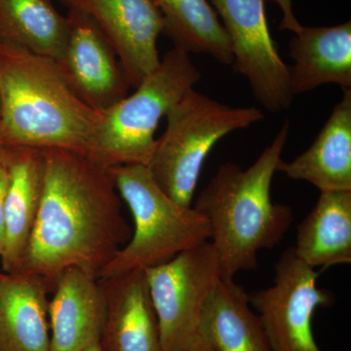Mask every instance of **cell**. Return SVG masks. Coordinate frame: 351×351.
<instances>
[{
	"label": "cell",
	"instance_id": "cell-1",
	"mask_svg": "<svg viewBox=\"0 0 351 351\" xmlns=\"http://www.w3.org/2000/svg\"><path fill=\"white\" fill-rule=\"evenodd\" d=\"M43 152V197L19 271L41 277L53 290L69 267L98 276L129 241L131 230L107 168L80 152Z\"/></svg>",
	"mask_w": 351,
	"mask_h": 351
},
{
	"label": "cell",
	"instance_id": "cell-2",
	"mask_svg": "<svg viewBox=\"0 0 351 351\" xmlns=\"http://www.w3.org/2000/svg\"><path fill=\"white\" fill-rule=\"evenodd\" d=\"M289 129L286 120L248 169L232 162L219 166L197 196L193 207L211 226L210 242L223 279L256 269L258 253L280 243L294 221L290 207L271 199V182L282 160Z\"/></svg>",
	"mask_w": 351,
	"mask_h": 351
},
{
	"label": "cell",
	"instance_id": "cell-3",
	"mask_svg": "<svg viewBox=\"0 0 351 351\" xmlns=\"http://www.w3.org/2000/svg\"><path fill=\"white\" fill-rule=\"evenodd\" d=\"M100 117L75 94L56 60L0 43V134L6 147L86 154Z\"/></svg>",
	"mask_w": 351,
	"mask_h": 351
},
{
	"label": "cell",
	"instance_id": "cell-4",
	"mask_svg": "<svg viewBox=\"0 0 351 351\" xmlns=\"http://www.w3.org/2000/svg\"><path fill=\"white\" fill-rule=\"evenodd\" d=\"M108 171L130 209L135 230L126 246L99 272V279L156 267L210 241L208 219L195 207L184 206L166 195L147 166L119 165Z\"/></svg>",
	"mask_w": 351,
	"mask_h": 351
},
{
	"label": "cell",
	"instance_id": "cell-5",
	"mask_svg": "<svg viewBox=\"0 0 351 351\" xmlns=\"http://www.w3.org/2000/svg\"><path fill=\"white\" fill-rule=\"evenodd\" d=\"M200 77L188 53L178 48L168 51L133 94L101 112L86 156L107 169L149 165L159 122Z\"/></svg>",
	"mask_w": 351,
	"mask_h": 351
},
{
	"label": "cell",
	"instance_id": "cell-6",
	"mask_svg": "<svg viewBox=\"0 0 351 351\" xmlns=\"http://www.w3.org/2000/svg\"><path fill=\"white\" fill-rule=\"evenodd\" d=\"M258 108H233L189 89L171 108L147 167L164 193L191 207L203 164L214 145L232 132L263 119Z\"/></svg>",
	"mask_w": 351,
	"mask_h": 351
},
{
	"label": "cell",
	"instance_id": "cell-7",
	"mask_svg": "<svg viewBox=\"0 0 351 351\" xmlns=\"http://www.w3.org/2000/svg\"><path fill=\"white\" fill-rule=\"evenodd\" d=\"M145 272L162 351H216L201 326L205 302L223 278L211 242L182 252Z\"/></svg>",
	"mask_w": 351,
	"mask_h": 351
},
{
	"label": "cell",
	"instance_id": "cell-8",
	"mask_svg": "<svg viewBox=\"0 0 351 351\" xmlns=\"http://www.w3.org/2000/svg\"><path fill=\"white\" fill-rule=\"evenodd\" d=\"M318 276L291 247L277 261L274 283L249 294L272 351H321L313 332V314L318 307L332 306L335 297L318 287Z\"/></svg>",
	"mask_w": 351,
	"mask_h": 351
},
{
	"label": "cell",
	"instance_id": "cell-9",
	"mask_svg": "<svg viewBox=\"0 0 351 351\" xmlns=\"http://www.w3.org/2000/svg\"><path fill=\"white\" fill-rule=\"evenodd\" d=\"M230 38L235 71L250 83L265 110L276 113L292 105L289 66L270 36L265 0H210Z\"/></svg>",
	"mask_w": 351,
	"mask_h": 351
},
{
	"label": "cell",
	"instance_id": "cell-10",
	"mask_svg": "<svg viewBox=\"0 0 351 351\" xmlns=\"http://www.w3.org/2000/svg\"><path fill=\"white\" fill-rule=\"evenodd\" d=\"M69 36L57 63L80 100L104 112L128 96L131 84L117 52L90 16L69 8Z\"/></svg>",
	"mask_w": 351,
	"mask_h": 351
},
{
	"label": "cell",
	"instance_id": "cell-11",
	"mask_svg": "<svg viewBox=\"0 0 351 351\" xmlns=\"http://www.w3.org/2000/svg\"><path fill=\"white\" fill-rule=\"evenodd\" d=\"M93 19L112 44L131 86L160 64L157 39L164 21L154 0H62Z\"/></svg>",
	"mask_w": 351,
	"mask_h": 351
},
{
	"label": "cell",
	"instance_id": "cell-12",
	"mask_svg": "<svg viewBox=\"0 0 351 351\" xmlns=\"http://www.w3.org/2000/svg\"><path fill=\"white\" fill-rule=\"evenodd\" d=\"M48 306L49 351H84L100 345L107 304L98 276L69 267L55 280Z\"/></svg>",
	"mask_w": 351,
	"mask_h": 351
},
{
	"label": "cell",
	"instance_id": "cell-13",
	"mask_svg": "<svg viewBox=\"0 0 351 351\" xmlns=\"http://www.w3.org/2000/svg\"><path fill=\"white\" fill-rule=\"evenodd\" d=\"M107 304L103 351H162L145 270L99 279Z\"/></svg>",
	"mask_w": 351,
	"mask_h": 351
},
{
	"label": "cell",
	"instance_id": "cell-14",
	"mask_svg": "<svg viewBox=\"0 0 351 351\" xmlns=\"http://www.w3.org/2000/svg\"><path fill=\"white\" fill-rule=\"evenodd\" d=\"M9 174L5 200V241L1 258L4 274L18 272L43 197L45 158L43 149L6 147L2 156Z\"/></svg>",
	"mask_w": 351,
	"mask_h": 351
},
{
	"label": "cell",
	"instance_id": "cell-15",
	"mask_svg": "<svg viewBox=\"0 0 351 351\" xmlns=\"http://www.w3.org/2000/svg\"><path fill=\"white\" fill-rule=\"evenodd\" d=\"M289 43V66L293 97L322 85H339L351 89V22L332 27L300 25Z\"/></svg>",
	"mask_w": 351,
	"mask_h": 351
},
{
	"label": "cell",
	"instance_id": "cell-16",
	"mask_svg": "<svg viewBox=\"0 0 351 351\" xmlns=\"http://www.w3.org/2000/svg\"><path fill=\"white\" fill-rule=\"evenodd\" d=\"M49 284L25 272L0 276V351H49Z\"/></svg>",
	"mask_w": 351,
	"mask_h": 351
},
{
	"label": "cell",
	"instance_id": "cell-17",
	"mask_svg": "<svg viewBox=\"0 0 351 351\" xmlns=\"http://www.w3.org/2000/svg\"><path fill=\"white\" fill-rule=\"evenodd\" d=\"M277 171L320 191H351V89H343L313 144L292 161L281 160Z\"/></svg>",
	"mask_w": 351,
	"mask_h": 351
},
{
	"label": "cell",
	"instance_id": "cell-18",
	"mask_svg": "<svg viewBox=\"0 0 351 351\" xmlns=\"http://www.w3.org/2000/svg\"><path fill=\"white\" fill-rule=\"evenodd\" d=\"M298 226L295 255L313 269L351 263V191H320Z\"/></svg>",
	"mask_w": 351,
	"mask_h": 351
},
{
	"label": "cell",
	"instance_id": "cell-19",
	"mask_svg": "<svg viewBox=\"0 0 351 351\" xmlns=\"http://www.w3.org/2000/svg\"><path fill=\"white\" fill-rule=\"evenodd\" d=\"M201 326L216 351H272L249 294L234 279L217 284L203 307Z\"/></svg>",
	"mask_w": 351,
	"mask_h": 351
},
{
	"label": "cell",
	"instance_id": "cell-20",
	"mask_svg": "<svg viewBox=\"0 0 351 351\" xmlns=\"http://www.w3.org/2000/svg\"><path fill=\"white\" fill-rule=\"evenodd\" d=\"M69 22L52 0H0V43L59 60Z\"/></svg>",
	"mask_w": 351,
	"mask_h": 351
},
{
	"label": "cell",
	"instance_id": "cell-21",
	"mask_svg": "<svg viewBox=\"0 0 351 351\" xmlns=\"http://www.w3.org/2000/svg\"><path fill=\"white\" fill-rule=\"evenodd\" d=\"M164 21V31L175 48L206 54L219 63L233 64L232 43L218 14L207 0H154Z\"/></svg>",
	"mask_w": 351,
	"mask_h": 351
},
{
	"label": "cell",
	"instance_id": "cell-22",
	"mask_svg": "<svg viewBox=\"0 0 351 351\" xmlns=\"http://www.w3.org/2000/svg\"><path fill=\"white\" fill-rule=\"evenodd\" d=\"M9 184V174L5 163L0 159V256L5 241V200Z\"/></svg>",
	"mask_w": 351,
	"mask_h": 351
},
{
	"label": "cell",
	"instance_id": "cell-23",
	"mask_svg": "<svg viewBox=\"0 0 351 351\" xmlns=\"http://www.w3.org/2000/svg\"><path fill=\"white\" fill-rule=\"evenodd\" d=\"M276 3L282 9L283 19L281 22V31H292L298 25L299 21L295 19L294 13H293L292 0H276Z\"/></svg>",
	"mask_w": 351,
	"mask_h": 351
},
{
	"label": "cell",
	"instance_id": "cell-24",
	"mask_svg": "<svg viewBox=\"0 0 351 351\" xmlns=\"http://www.w3.org/2000/svg\"><path fill=\"white\" fill-rule=\"evenodd\" d=\"M6 145L4 144L3 138H2L1 134H0V159L2 158V156H3V152L5 151Z\"/></svg>",
	"mask_w": 351,
	"mask_h": 351
},
{
	"label": "cell",
	"instance_id": "cell-25",
	"mask_svg": "<svg viewBox=\"0 0 351 351\" xmlns=\"http://www.w3.org/2000/svg\"><path fill=\"white\" fill-rule=\"evenodd\" d=\"M84 351H103L101 350L100 345H95L91 346V348H87L86 350Z\"/></svg>",
	"mask_w": 351,
	"mask_h": 351
},
{
	"label": "cell",
	"instance_id": "cell-26",
	"mask_svg": "<svg viewBox=\"0 0 351 351\" xmlns=\"http://www.w3.org/2000/svg\"><path fill=\"white\" fill-rule=\"evenodd\" d=\"M1 274H2L1 272H0V276H1Z\"/></svg>",
	"mask_w": 351,
	"mask_h": 351
}]
</instances>
